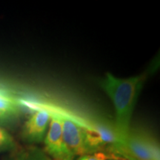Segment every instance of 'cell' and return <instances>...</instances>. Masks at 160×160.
Listing matches in <instances>:
<instances>
[{
  "label": "cell",
  "instance_id": "obj_1",
  "mask_svg": "<svg viewBox=\"0 0 160 160\" xmlns=\"http://www.w3.org/2000/svg\"><path fill=\"white\" fill-rule=\"evenodd\" d=\"M148 73L128 78H119L107 73L100 82V86L108 96L115 111L114 128L117 143L127 135L131 128V120L138 97L147 79Z\"/></svg>",
  "mask_w": 160,
  "mask_h": 160
},
{
  "label": "cell",
  "instance_id": "obj_2",
  "mask_svg": "<svg viewBox=\"0 0 160 160\" xmlns=\"http://www.w3.org/2000/svg\"><path fill=\"white\" fill-rule=\"evenodd\" d=\"M107 151L128 156L136 160H160L159 146L157 140L145 131L131 128L121 142L110 146Z\"/></svg>",
  "mask_w": 160,
  "mask_h": 160
},
{
  "label": "cell",
  "instance_id": "obj_3",
  "mask_svg": "<svg viewBox=\"0 0 160 160\" xmlns=\"http://www.w3.org/2000/svg\"><path fill=\"white\" fill-rule=\"evenodd\" d=\"M45 151L52 160H74L64 140L62 125L59 115L52 114L48 129L44 139Z\"/></svg>",
  "mask_w": 160,
  "mask_h": 160
},
{
  "label": "cell",
  "instance_id": "obj_4",
  "mask_svg": "<svg viewBox=\"0 0 160 160\" xmlns=\"http://www.w3.org/2000/svg\"><path fill=\"white\" fill-rule=\"evenodd\" d=\"M60 118L62 125L63 138L69 151L75 157L91 154L82 125L70 118L62 116H60Z\"/></svg>",
  "mask_w": 160,
  "mask_h": 160
},
{
  "label": "cell",
  "instance_id": "obj_5",
  "mask_svg": "<svg viewBox=\"0 0 160 160\" xmlns=\"http://www.w3.org/2000/svg\"><path fill=\"white\" fill-rule=\"evenodd\" d=\"M52 113L45 109H39L28 117L22 129V138L28 143L44 141L51 122Z\"/></svg>",
  "mask_w": 160,
  "mask_h": 160
},
{
  "label": "cell",
  "instance_id": "obj_6",
  "mask_svg": "<svg viewBox=\"0 0 160 160\" xmlns=\"http://www.w3.org/2000/svg\"><path fill=\"white\" fill-rule=\"evenodd\" d=\"M19 113V103L17 100L0 92V122H8L15 119Z\"/></svg>",
  "mask_w": 160,
  "mask_h": 160
},
{
  "label": "cell",
  "instance_id": "obj_7",
  "mask_svg": "<svg viewBox=\"0 0 160 160\" xmlns=\"http://www.w3.org/2000/svg\"><path fill=\"white\" fill-rule=\"evenodd\" d=\"M17 148V143L14 138L5 128L0 126V153L13 151Z\"/></svg>",
  "mask_w": 160,
  "mask_h": 160
},
{
  "label": "cell",
  "instance_id": "obj_8",
  "mask_svg": "<svg viewBox=\"0 0 160 160\" xmlns=\"http://www.w3.org/2000/svg\"><path fill=\"white\" fill-rule=\"evenodd\" d=\"M19 160H52L45 151L37 148H31L17 155Z\"/></svg>",
  "mask_w": 160,
  "mask_h": 160
},
{
  "label": "cell",
  "instance_id": "obj_9",
  "mask_svg": "<svg viewBox=\"0 0 160 160\" xmlns=\"http://www.w3.org/2000/svg\"><path fill=\"white\" fill-rule=\"evenodd\" d=\"M77 160H108L105 152H97L91 154L83 155L78 157Z\"/></svg>",
  "mask_w": 160,
  "mask_h": 160
},
{
  "label": "cell",
  "instance_id": "obj_10",
  "mask_svg": "<svg viewBox=\"0 0 160 160\" xmlns=\"http://www.w3.org/2000/svg\"><path fill=\"white\" fill-rule=\"evenodd\" d=\"M108 156V159L109 160H136L133 158H131L128 156L125 155H120V154H116V153H106Z\"/></svg>",
  "mask_w": 160,
  "mask_h": 160
},
{
  "label": "cell",
  "instance_id": "obj_11",
  "mask_svg": "<svg viewBox=\"0 0 160 160\" xmlns=\"http://www.w3.org/2000/svg\"><path fill=\"white\" fill-rule=\"evenodd\" d=\"M9 160H19V159H18V157H17V156H15V157L11 158V159H10Z\"/></svg>",
  "mask_w": 160,
  "mask_h": 160
}]
</instances>
